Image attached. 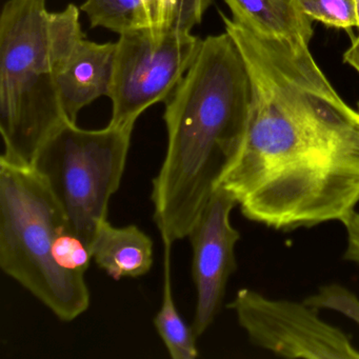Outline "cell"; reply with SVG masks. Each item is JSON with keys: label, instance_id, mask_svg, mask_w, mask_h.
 I'll list each match as a JSON object with an SVG mask.
<instances>
[{"label": "cell", "instance_id": "obj_1", "mask_svg": "<svg viewBox=\"0 0 359 359\" xmlns=\"http://www.w3.org/2000/svg\"><path fill=\"white\" fill-rule=\"evenodd\" d=\"M220 15L253 100L217 188L247 219L274 230L344 222L359 203V111L338 95L309 45L260 36Z\"/></svg>", "mask_w": 359, "mask_h": 359}, {"label": "cell", "instance_id": "obj_2", "mask_svg": "<svg viewBox=\"0 0 359 359\" xmlns=\"http://www.w3.org/2000/svg\"><path fill=\"white\" fill-rule=\"evenodd\" d=\"M252 100L251 77L232 37L203 39L165 100L167 150L151 194L163 243L188 237L245 136Z\"/></svg>", "mask_w": 359, "mask_h": 359}, {"label": "cell", "instance_id": "obj_3", "mask_svg": "<svg viewBox=\"0 0 359 359\" xmlns=\"http://www.w3.org/2000/svg\"><path fill=\"white\" fill-rule=\"evenodd\" d=\"M79 9L48 11L46 0H8L0 16V159L32 167L50 134L66 121L60 69L85 37Z\"/></svg>", "mask_w": 359, "mask_h": 359}, {"label": "cell", "instance_id": "obj_4", "mask_svg": "<svg viewBox=\"0 0 359 359\" xmlns=\"http://www.w3.org/2000/svg\"><path fill=\"white\" fill-rule=\"evenodd\" d=\"M69 231L60 203L33 167L0 159V268L62 321L79 318L91 302L85 275L58 260Z\"/></svg>", "mask_w": 359, "mask_h": 359}, {"label": "cell", "instance_id": "obj_5", "mask_svg": "<svg viewBox=\"0 0 359 359\" xmlns=\"http://www.w3.org/2000/svg\"><path fill=\"white\" fill-rule=\"evenodd\" d=\"M133 129L85 130L64 121L45 140L32 167L64 211L71 231L87 243L108 220L109 203L125 173Z\"/></svg>", "mask_w": 359, "mask_h": 359}, {"label": "cell", "instance_id": "obj_6", "mask_svg": "<svg viewBox=\"0 0 359 359\" xmlns=\"http://www.w3.org/2000/svg\"><path fill=\"white\" fill-rule=\"evenodd\" d=\"M201 41L191 32L171 27L121 35L108 96L113 104L110 125L134 130L147 109L165 102L194 62Z\"/></svg>", "mask_w": 359, "mask_h": 359}, {"label": "cell", "instance_id": "obj_7", "mask_svg": "<svg viewBox=\"0 0 359 359\" xmlns=\"http://www.w3.org/2000/svg\"><path fill=\"white\" fill-rule=\"evenodd\" d=\"M250 342L285 358L359 359L352 337L319 316L318 309L241 289L228 304Z\"/></svg>", "mask_w": 359, "mask_h": 359}, {"label": "cell", "instance_id": "obj_8", "mask_svg": "<svg viewBox=\"0 0 359 359\" xmlns=\"http://www.w3.org/2000/svg\"><path fill=\"white\" fill-rule=\"evenodd\" d=\"M236 205L230 193L216 189L188 235L197 295L191 327L197 338L207 332L222 310L226 285L237 269L235 247L241 233L231 222Z\"/></svg>", "mask_w": 359, "mask_h": 359}, {"label": "cell", "instance_id": "obj_9", "mask_svg": "<svg viewBox=\"0 0 359 359\" xmlns=\"http://www.w3.org/2000/svg\"><path fill=\"white\" fill-rule=\"evenodd\" d=\"M116 43H97L83 37L56 77L58 98L67 121L76 123L85 107L109 96L114 74Z\"/></svg>", "mask_w": 359, "mask_h": 359}, {"label": "cell", "instance_id": "obj_10", "mask_svg": "<svg viewBox=\"0 0 359 359\" xmlns=\"http://www.w3.org/2000/svg\"><path fill=\"white\" fill-rule=\"evenodd\" d=\"M153 252L152 239L138 226L118 228L108 220L98 226L91 245L94 262L115 280L148 274L154 260Z\"/></svg>", "mask_w": 359, "mask_h": 359}, {"label": "cell", "instance_id": "obj_11", "mask_svg": "<svg viewBox=\"0 0 359 359\" xmlns=\"http://www.w3.org/2000/svg\"><path fill=\"white\" fill-rule=\"evenodd\" d=\"M233 20L260 36L310 45L313 20L298 0H226Z\"/></svg>", "mask_w": 359, "mask_h": 359}, {"label": "cell", "instance_id": "obj_12", "mask_svg": "<svg viewBox=\"0 0 359 359\" xmlns=\"http://www.w3.org/2000/svg\"><path fill=\"white\" fill-rule=\"evenodd\" d=\"M163 302L154 317V325L171 358L195 359L198 357L196 336L180 316L172 293L171 243H163Z\"/></svg>", "mask_w": 359, "mask_h": 359}, {"label": "cell", "instance_id": "obj_13", "mask_svg": "<svg viewBox=\"0 0 359 359\" xmlns=\"http://www.w3.org/2000/svg\"><path fill=\"white\" fill-rule=\"evenodd\" d=\"M93 28L102 27L119 36L153 28L146 0H86L81 7Z\"/></svg>", "mask_w": 359, "mask_h": 359}, {"label": "cell", "instance_id": "obj_14", "mask_svg": "<svg viewBox=\"0 0 359 359\" xmlns=\"http://www.w3.org/2000/svg\"><path fill=\"white\" fill-rule=\"evenodd\" d=\"M300 9L313 22L331 28H357L356 11L353 0H298Z\"/></svg>", "mask_w": 359, "mask_h": 359}, {"label": "cell", "instance_id": "obj_15", "mask_svg": "<svg viewBox=\"0 0 359 359\" xmlns=\"http://www.w3.org/2000/svg\"><path fill=\"white\" fill-rule=\"evenodd\" d=\"M304 302L318 310L325 309L340 313L359 325V297L339 283L321 285L316 293Z\"/></svg>", "mask_w": 359, "mask_h": 359}, {"label": "cell", "instance_id": "obj_16", "mask_svg": "<svg viewBox=\"0 0 359 359\" xmlns=\"http://www.w3.org/2000/svg\"><path fill=\"white\" fill-rule=\"evenodd\" d=\"M212 3L213 0H175L170 27L182 32H191L201 24Z\"/></svg>", "mask_w": 359, "mask_h": 359}, {"label": "cell", "instance_id": "obj_17", "mask_svg": "<svg viewBox=\"0 0 359 359\" xmlns=\"http://www.w3.org/2000/svg\"><path fill=\"white\" fill-rule=\"evenodd\" d=\"M146 4L153 29L161 31L170 28L175 0H146Z\"/></svg>", "mask_w": 359, "mask_h": 359}, {"label": "cell", "instance_id": "obj_18", "mask_svg": "<svg viewBox=\"0 0 359 359\" xmlns=\"http://www.w3.org/2000/svg\"><path fill=\"white\" fill-rule=\"evenodd\" d=\"M341 224L346 232L344 259L359 266V212H353Z\"/></svg>", "mask_w": 359, "mask_h": 359}, {"label": "cell", "instance_id": "obj_19", "mask_svg": "<svg viewBox=\"0 0 359 359\" xmlns=\"http://www.w3.org/2000/svg\"><path fill=\"white\" fill-rule=\"evenodd\" d=\"M344 62L359 73V35L353 39L352 45L344 52Z\"/></svg>", "mask_w": 359, "mask_h": 359}, {"label": "cell", "instance_id": "obj_20", "mask_svg": "<svg viewBox=\"0 0 359 359\" xmlns=\"http://www.w3.org/2000/svg\"><path fill=\"white\" fill-rule=\"evenodd\" d=\"M354 1L355 11H356L357 28H359V0H353Z\"/></svg>", "mask_w": 359, "mask_h": 359}]
</instances>
